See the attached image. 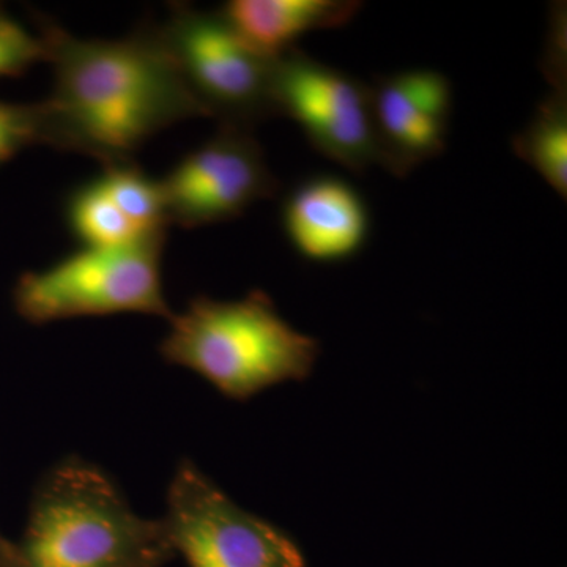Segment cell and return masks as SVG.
I'll return each instance as SVG.
<instances>
[{"instance_id":"6da1fadb","label":"cell","mask_w":567,"mask_h":567,"mask_svg":"<svg viewBox=\"0 0 567 567\" xmlns=\"http://www.w3.org/2000/svg\"><path fill=\"white\" fill-rule=\"evenodd\" d=\"M54 85L41 103L44 145L81 153L103 166L132 163L156 133L210 118L189 91L158 25L121 40L78 39L40 20Z\"/></svg>"},{"instance_id":"7a4b0ae2","label":"cell","mask_w":567,"mask_h":567,"mask_svg":"<svg viewBox=\"0 0 567 567\" xmlns=\"http://www.w3.org/2000/svg\"><path fill=\"white\" fill-rule=\"evenodd\" d=\"M173 550L163 520L141 517L99 465L69 456L33 488L11 567H155Z\"/></svg>"},{"instance_id":"3957f363","label":"cell","mask_w":567,"mask_h":567,"mask_svg":"<svg viewBox=\"0 0 567 567\" xmlns=\"http://www.w3.org/2000/svg\"><path fill=\"white\" fill-rule=\"evenodd\" d=\"M158 350L166 363L203 377L224 398L246 402L268 388L308 379L320 344L286 322L270 295L252 290L234 301L192 298L171 317Z\"/></svg>"},{"instance_id":"277c9868","label":"cell","mask_w":567,"mask_h":567,"mask_svg":"<svg viewBox=\"0 0 567 567\" xmlns=\"http://www.w3.org/2000/svg\"><path fill=\"white\" fill-rule=\"evenodd\" d=\"M164 244L166 233L148 234L110 248H81L44 270L28 271L14 284V311L32 324L114 315L171 320L162 278Z\"/></svg>"},{"instance_id":"5b68a950","label":"cell","mask_w":567,"mask_h":567,"mask_svg":"<svg viewBox=\"0 0 567 567\" xmlns=\"http://www.w3.org/2000/svg\"><path fill=\"white\" fill-rule=\"evenodd\" d=\"M156 25L183 80L210 118L252 130L257 122L278 115L276 59L249 47L218 10L175 3L166 21Z\"/></svg>"},{"instance_id":"8992f818","label":"cell","mask_w":567,"mask_h":567,"mask_svg":"<svg viewBox=\"0 0 567 567\" xmlns=\"http://www.w3.org/2000/svg\"><path fill=\"white\" fill-rule=\"evenodd\" d=\"M163 524L188 567H306L292 537L238 506L188 458L167 487Z\"/></svg>"},{"instance_id":"52a82bcc","label":"cell","mask_w":567,"mask_h":567,"mask_svg":"<svg viewBox=\"0 0 567 567\" xmlns=\"http://www.w3.org/2000/svg\"><path fill=\"white\" fill-rule=\"evenodd\" d=\"M278 115L292 118L312 147L352 173L382 166L371 87L297 50L276 59Z\"/></svg>"},{"instance_id":"ba28073f","label":"cell","mask_w":567,"mask_h":567,"mask_svg":"<svg viewBox=\"0 0 567 567\" xmlns=\"http://www.w3.org/2000/svg\"><path fill=\"white\" fill-rule=\"evenodd\" d=\"M159 182L169 224L185 229L233 221L278 192L251 130L224 123Z\"/></svg>"},{"instance_id":"9c48e42d","label":"cell","mask_w":567,"mask_h":567,"mask_svg":"<svg viewBox=\"0 0 567 567\" xmlns=\"http://www.w3.org/2000/svg\"><path fill=\"white\" fill-rule=\"evenodd\" d=\"M372 117L383 169L405 177L445 151L453 92L445 74L406 70L371 87Z\"/></svg>"},{"instance_id":"30bf717a","label":"cell","mask_w":567,"mask_h":567,"mask_svg":"<svg viewBox=\"0 0 567 567\" xmlns=\"http://www.w3.org/2000/svg\"><path fill=\"white\" fill-rule=\"evenodd\" d=\"M282 229L295 251L317 264L344 262L364 248L368 205L361 194L336 175H317L287 194Z\"/></svg>"},{"instance_id":"8fae6325","label":"cell","mask_w":567,"mask_h":567,"mask_svg":"<svg viewBox=\"0 0 567 567\" xmlns=\"http://www.w3.org/2000/svg\"><path fill=\"white\" fill-rule=\"evenodd\" d=\"M361 7L353 0H233L218 11L249 47L278 59L306 33L342 28Z\"/></svg>"},{"instance_id":"7c38bea8","label":"cell","mask_w":567,"mask_h":567,"mask_svg":"<svg viewBox=\"0 0 567 567\" xmlns=\"http://www.w3.org/2000/svg\"><path fill=\"white\" fill-rule=\"evenodd\" d=\"M513 151L544 182L567 196V91H551L528 125L513 140Z\"/></svg>"},{"instance_id":"4fadbf2b","label":"cell","mask_w":567,"mask_h":567,"mask_svg":"<svg viewBox=\"0 0 567 567\" xmlns=\"http://www.w3.org/2000/svg\"><path fill=\"white\" fill-rule=\"evenodd\" d=\"M63 210L66 226L82 248H110L148 235L125 218L99 177L76 186L66 196Z\"/></svg>"},{"instance_id":"5bb4252c","label":"cell","mask_w":567,"mask_h":567,"mask_svg":"<svg viewBox=\"0 0 567 567\" xmlns=\"http://www.w3.org/2000/svg\"><path fill=\"white\" fill-rule=\"evenodd\" d=\"M99 178L118 210L140 233H166L169 216L162 182L148 177L133 162L104 166Z\"/></svg>"},{"instance_id":"9a60e30c","label":"cell","mask_w":567,"mask_h":567,"mask_svg":"<svg viewBox=\"0 0 567 567\" xmlns=\"http://www.w3.org/2000/svg\"><path fill=\"white\" fill-rule=\"evenodd\" d=\"M35 144L44 145L41 104L0 102V166Z\"/></svg>"},{"instance_id":"2e32d148","label":"cell","mask_w":567,"mask_h":567,"mask_svg":"<svg viewBox=\"0 0 567 567\" xmlns=\"http://www.w3.org/2000/svg\"><path fill=\"white\" fill-rule=\"evenodd\" d=\"M41 61H47L41 37L33 35L0 7V80L21 76Z\"/></svg>"},{"instance_id":"e0dca14e","label":"cell","mask_w":567,"mask_h":567,"mask_svg":"<svg viewBox=\"0 0 567 567\" xmlns=\"http://www.w3.org/2000/svg\"><path fill=\"white\" fill-rule=\"evenodd\" d=\"M566 6L555 3L551 7L546 51L543 58V71L550 82L551 91H566Z\"/></svg>"},{"instance_id":"ac0fdd59","label":"cell","mask_w":567,"mask_h":567,"mask_svg":"<svg viewBox=\"0 0 567 567\" xmlns=\"http://www.w3.org/2000/svg\"><path fill=\"white\" fill-rule=\"evenodd\" d=\"M11 554V546L9 543H7L6 539H3L2 536H0V559H7L9 561Z\"/></svg>"}]
</instances>
